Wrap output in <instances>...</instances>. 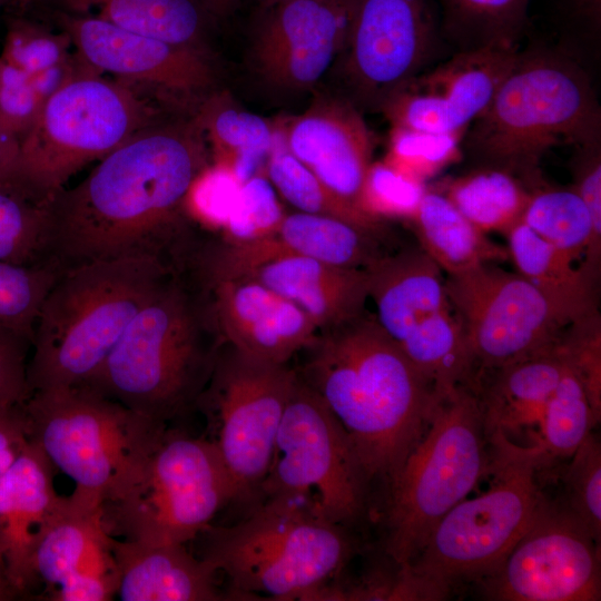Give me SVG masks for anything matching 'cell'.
Instances as JSON below:
<instances>
[{
	"label": "cell",
	"instance_id": "obj_27",
	"mask_svg": "<svg viewBox=\"0 0 601 601\" xmlns=\"http://www.w3.org/2000/svg\"><path fill=\"white\" fill-rule=\"evenodd\" d=\"M560 341V339H559ZM559 342L549 349L491 370L493 376L476 393L487 441L536 427L564 370Z\"/></svg>",
	"mask_w": 601,
	"mask_h": 601
},
{
	"label": "cell",
	"instance_id": "obj_52",
	"mask_svg": "<svg viewBox=\"0 0 601 601\" xmlns=\"http://www.w3.org/2000/svg\"><path fill=\"white\" fill-rule=\"evenodd\" d=\"M18 147L19 137L0 126V184H7L18 154Z\"/></svg>",
	"mask_w": 601,
	"mask_h": 601
},
{
	"label": "cell",
	"instance_id": "obj_13",
	"mask_svg": "<svg viewBox=\"0 0 601 601\" xmlns=\"http://www.w3.org/2000/svg\"><path fill=\"white\" fill-rule=\"evenodd\" d=\"M368 482L346 432L297 374L259 496H308L323 516L345 525L363 513Z\"/></svg>",
	"mask_w": 601,
	"mask_h": 601
},
{
	"label": "cell",
	"instance_id": "obj_45",
	"mask_svg": "<svg viewBox=\"0 0 601 601\" xmlns=\"http://www.w3.org/2000/svg\"><path fill=\"white\" fill-rule=\"evenodd\" d=\"M68 36L55 35L26 20L11 22L0 58L30 76L67 66Z\"/></svg>",
	"mask_w": 601,
	"mask_h": 601
},
{
	"label": "cell",
	"instance_id": "obj_46",
	"mask_svg": "<svg viewBox=\"0 0 601 601\" xmlns=\"http://www.w3.org/2000/svg\"><path fill=\"white\" fill-rule=\"evenodd\" d=\"M242 181L229 169L207 166L193 183L186 199L189 215L203 224L225 225Z\"/></svg>",
	"mask_w": 601,
	"mask_h": 601
},
{
	"label": "cell",
	"instance_id": "obj_42",
	"mask_svg": "<svg viewBox=\"0 0 601 601\" xmlns=\"http://www.w3.org/2000/svg\"><path fill=\"white\" fill-rule=\"evenodd\" d=\"M568 511L601 542V446L589 433L571 456L565 479Z\"/></svg>",
	"mask_w": 601,
	"mask_h": 601
},
{
	"label": "cell",
	"instance_id": "obj_6",
	"mask_svg": "<svg viewBox=\"0 0 601 601\" xmlns=\"http://www.w3.org/2000/svg\"><path fill=\"white\" fill-rule=\"evenodd\" d=\"M201 533V559L227 577L231 597L334 600L332 580L353 552L343 525L308 496L265 497L240 522Z\"/></svg>",
	"mask_w": 601,
	"mask_h": 601
},
{
	"label": "cell",
	"instance_id": "obj_55",
	"mask_svg": "<svg viewBox=\"0 0 601 601\" xmlns=\"http://www.w3.org/2000/svg\"><path fill=\"white\" fill-rule=\"evenodd\" d=\"M287 0H260L263 7L265 8V10L269 9V8H273L282 2H285Z\"/></svg>",
	"mask_w": 601,
	"mask_h": 601
},
{
	"label": "cell",
	"instance_id": "obj_36",
	"mask_svg": "<svg viewBox=\"0 0 601 601\" xmlns=\"http://www.w3.org/2000/svg\"><path fill=\"white\" fill-rule=\"evenodd\" d=\"M595 426L583 385L566 362L538 424L534 443L523 447L540 469L553 460L571 457Z\"/></svg>",
	"mask_w": 601,
	"mask_h": 601
},
{
	"label": "cell",
	"instance_id": "obj_3",
	"mask_svg": "<svg viewBox=\"0 0 601 601\" xmlns=\"http://www.w3.org/2000/svg\"><path fill=\"white\" fill-rule=\"evenodd\" d=\"M223 343L206 289L175 270L80 386L167 425L196 410Z\"/></svg>",
	"mask_w": 601,
	"mask_h": 601
},
{
	"label": "cell",
	"instance_id": "obj_7",
	"mask_svg": "<svg viewBox=\"0 0 601 601\" xmlns=\"http://www.w3.org/2000/svg\"><path fill=\"white\" fill-rule=\"evenodd\" d=\"M97 73H71L19 138L7 185L39 205H48L85 167L156 122L154 109L134 87Z\"/></svg>",
	"mask_w": 601,
	"mask_h": 601
},
{
	"label": "cell",
	"instance_id": "obj_34",
	"mask_svg": "<svg viewBox=\"0 0 601 601\" xmlns=\"http://www.w3.org/2000/svg\"><path fill=\"white\" fill-rule=\"evenodd\" d=\"M515 272L548 294L582 312L598 309L597 285L583 267L522 221L505 234Z\"/></svg>",
	"mask_w": 601,
	"mask_h": 601
},
{
	"label": "cell",
	"instance_id": "obj_16",
	"mask_svg": "<svg viewBox=\"0 0 601 601\" xmlns=\"http://www.w3.org/2000/svg\"><path fill=\"white\" fill-rule=\"evenodd\" d=\"M479 581L491 600L597 601L600 543L566 509L544 501L525 533Z\"/></svg>",
	"mask_w": 601,
	"mask_h": 601
},
{
	"label": "cell",
	"instance_id": "obj_53",
	"mask_svg": "<svg viewBox=\"0 0 601 601\" xmlns=\"http://www.w3.org/2000/svg\"><path fill=\"white\" fill-rule=\"evenodd\" d=\"M210 17L227 16L235 6V0H200Z\"/></svg>",
	"mask_w": 601,
	"mask_h": 601
},
{
	"label": "cell",
	"instance_id": "obj_26",
	"mask_svg": "<svg viewBox=\"0 0 601 601\" xmlns=\"http://www.w3.org/2000/svg\"><path fill=\"white\" fill-rule=\"evenodd\" d=\"M365 272L375 318L397 344L428 316L451 307L443 270L421 248L382 255Z\"/></svg>",
	"mask_w": 601,
	"mask_h": 601
},
{
	"label": "cell",
	"instance_id": "obj_39",
	"mask_svg": "<svg viewBox=\"0 0 601 601\" xmlns=\"http://www.w3.org/2000/svg\"><path fill=\"white\" fill-rule=\"evenodd\" d=\"M460 134H440L391 127L383 161L424 184L463 158Z\"/></svg>",
	"mask_w": 601,
	"mask_h": 601
},
{
	"label": "cell",
	"instance_id": "obj_20",
	"mask_svg": "<svg viewBox=\"0 0 601 601\" xmlns=\"http://www.w3.org/2000/svg\"><path fill=\"white\" fill-rule=\"evenodd\" d=\"M205 287L224 342L243 354L288 364L317 336L295 304L248 276H209L189 267Z\"/></svg>",
	"mask_w": 601,
	"mask_h": 601
},
{
	"label": "cell",
	"instance_id": "obj_9",
	"mask_svg": "<svg viewBox=\"0 0 601 601\" xmlns=\"http://www.w3.org/2000/svg\"><path fill=\"white\" fill-rule=\"evenodd\" d=\"M486 442L473 386L444 394L388 484L385 550L398 566L413 561L441 519L489 471Z\"/></svg>",
	"mask_w": 601,
	"mask_h": 601
},
{
	"label": "cell",
	"instance_id": "obj_50",
	"mask_svg": "<svg viewBox=\"0 0 601 601\" xmlns=\"http://www.w3.org/2000/svg\"><path fill=\"white\" fill-rule=\"evenodd\" d=\"M561 18L574 36L595 40L601 30V0H556Z\"/></svg>",
	"mask_w": 601,
	"mask_h": 601
},
{
	"label": "cell",
	"instance_id": "obj_21",
	"mask_svg": "<svg viewBox=\"0 0 601 601\" xmlns=\"http://www.w3.org/2000/svg\"><path fill=\"white\" fill-rule=\"evenodd\" d=\"M283 129L286 149L336 195L363 210L359 197L374 140L362 111L345 97H319Z\"/></svg>",
	"mask_w": 601,
	"mask_h": 601
},
{
	"label": "cell",
	"instance_id": "obj_15",
	"mask_svg": "<svg viewBox=\"0 0 601 601\" xmlns=\"http://www.w3.org/2000/svg\"><path fill=\"white\" fill-rule=\"evenodd\" d=\"M443 40L427 0H348L337 57L347 98L362 112L383 105L428 69Z\"/></svg>",
	"mask_w": 601,
	"mask_h": 601
},
{
	"label": "cell",
	"instance_id": "obj_10",
	"mask_svg": "<svg viewBox=\"0 0 601 601\" xmlns=\"http://www.w3.org/2000/svg\"><path fill=\"white\" fill-rule=\"evenodd\" d=\"M21 408L28 439L75 482L73 495L98 505L167 428L85 386L30 393Z\"/></svg>",
	"mask_w": 601,
	"mask_h": 601
},
{
	"label": "cell",
	"instance_id": "obj_32",
	"mask_svg": "<svg viewBox=\"0 0 601 601\" xmlns=\"http://www.w3.org/2000/svg\"><path fill=\"white\" fill-rule=\"evenodd\" d=\"M209 139L215 165L244 183L274 150L275 130L264 118L239 108L227 95L208 98L195 119Z\"/></svg>",
	"mask_w": 601,
	"mask_h": 601
},
{
	"label": "cell",
	"instance_id": "obj_33",
	"mask_svg": "<svg viewBox=\"0 0 601 601\" xmlns=\"http://www.w3.org/2000/svg\"><path fill=\"white\" fill-rule=\"evenodd\" d=\"M430 186L444 195L469 221L487 235H504L521 220L531 189L516 175L487 166H479Z\"/></svg>",
	"mask_w": 601,
	"mask_h": 601
},
{
	"label": "cell",
	"instance_id": "obj_44",
	"mask_svg": "<svg viewBox=\"0 0 601 601\" xmlns=\"http://www.w3.org/2000/svg\"><path fill=\"white\" fill-rule=\"evenodd\" d=\"M283 213L268 178L255 175L242 183L225 223L224 237L234 242L253 240L273 234Z\"/></svg>",
	"mask_w": 601,
	"mask_h": 601
},
{
	"label": "cell",
	"instance_id": "obj_51",
	"mask_svg": "<svg viewBox=\"0 0 601 601\" xmlns=\"http://www.w3.org/2000/svg\"><path fill=\"white\" fill-rule=\"evenodd\" d=\"M29 439L24 427L21 405L0 413V475L19 456Z\"/></svg>",
	"mask_w": 601,
	"mask_h": 601
},
{
	"label": "cell",
	"instance_id": "obj_43",
	"mask_svg": "<svg viewBox=\"0 0 601 601\" xmlns=\"http://www.w3.org/2000/svg\"><path fill=\"white\" fill-rule=\"evenodd\" d=\"M559 345L585 391L595 425L601 420V316L599 309L573 321Z\"/></svg>",
	"mask_w": 601,
	"mask_h": 601
},
{
	"label": "cell",
	"instance_id": "obj_35",
	"mask_svg": "<svg viewBox=\"0 0 601 601\" xmlns=\"http://www.w3.org/2000/svg\"><path fill=\"white\" fill-rule=\"evenodd\" d=\"M443 40L455 51L520 48L533 0H440Z\"/></svg>",
	"mask_w": 601,
	"mask_h": 601
},
{
	"label": "cell",
	"instance_id": "obj_19",
	"mask_svg": "<svg viewBox=\"0 0 601 601\" xmlns=\"http://www.w3.org/2000/svg\"><path fill=\"white\" fill-rule=\"evenodd\" d=\"M347 18L348 0H287L267 9L253 41L257 72L283 91L309 89L336 61Z\"/></svg>",
	"mask_w": 601,
	"mask_h": 601
},
{
	"label": "cell",
	"instance_id": "obj_49",
	"mask_svg": "<svg viewBox=\"0 0 601 601\" xmlns=\"http://www.w3.org/2000/svg\"><path fill=\"white\" fill-rule=\"evenodd\" d=\"M570 186L587 206L597 229L601 230V139L573 146Z\"/></svg>",
	"mask_w": 601,
	"mask_h": 601
},
{
	"label": "cell",
	"instance_id": "obj_8",
	"mask_svg": "<svg viewBox=\"0 0 601 601\" xmlns=\"http://www.w3.org/2000/svg\"><path fill=\"white\" fill-rule=\"evenodd\" d=\"M491 444L495 456L489 490L450 510L413 561L400 566L398 575L415 599H440L454 583L489 574L545 501L535 482L539 466L525 449L502 439Z\"/></svg>",
	"mask_w": 601,
	"mask_h": 601
},
{
	"label": "cell",
	"instance_id": "obj_25",
	"mask_svg": "<svg viewBox=\"0 0 601 601\" xmlns=\"http://www.w3.org/2000/svg\"><path fill=\"white\" fill-rule=\"evenodd\" d=\"M121 601L223 600L217 571L185 544H145L110 538Z\"/></svg>",
	"mask_w": 601,
	"mask_h": 601
},
{
	"label": "cell",
	"instance_id": "obj_12",
	"mask_svg": "<svg viewBox=\"0 0 601 601\" xmlns=\"http://www.w3.org/2000/svg\"><path fill=\"white\" fill-rule=\"evenodd\" d=\"M296 368L253 358L224 342L196 410L208 423L206 437L230 479L234 500L259 496Z\"/></svg>",
	"mask_w": 601,
	"mask_h": 601
},
{
	"label": "cell",
	"instance_id": "obj_29",
	"mask_svg": "<svg viewBox=\"0 0 601 601\" xmlns=\"http://www.w3.org/2000/svg\"><path fill=\"white\" fill-rule=\"evenodd\" d=\"M410 221L420 248L446 275L509 259L505 246L491 240L430 185Z\"/></svg>",
	"mask_w": 601,
	"mask_h": 601
},
{
	"label": "cell",
	"instance_id": "obj_47",
	"mask_svg": "<svg viewBox=\"0 0 601 601\" xmlns=\"http://www.w3.org/2000/svg\"><path fill=\"white\" fill-rule=\"evenodd\" d=\"M45 101L32 76L0 59V126L20 138Z\"/></svg>",
	"mask_w": 601,
	"mask_h": 601
},
{
	"label": "cell",
	"instance_id": "obj_4",
	"mask_svg": "<svg viewBox=\"0 0 601 601\" xmlns=\"http://www.w3.org/2000/svg\"><path fill=\"white\" fill-rule=\"evenodd\" d=\"M599 139L601 109L582 61L566 49L532 46L519 49L462 149L479 166L508 170L531 187L552 147Z\"/></svg>",
	"mask_w": 601,
	"mask_h": 601
},
{
	"label": "cell",
	"instance_id": "obj_14",
	"mask_svg": "<svg viewBox=\"0 0 601 601\" xmlns=\"http://www.w3.org/2000/svg\"><path fill=\"white\" fill-rule=\"evenodd\" d=\"M445 287L480 370L491 371L551 348L573 321L590 313L493 264L446 275Z\"/></svg>",
	"mask_w": 601,
	"mask_h": 601
},
{
	"label": "cell",
	"instance_id": "obj_22",
	"mask_svg": "<svg viewBox=\"0 0 601 601\" xmlns=\"http://www.w3.org/2000/svg\"><path fill=\"white\" fill-rule=\"evenodd\" d=\"M53 472V464L29 440L0 475V559L21 595L36 585L31 565L36 534L61 499Z\"/></svg>",
	"mask_w": 601,
	"mask_h": 601
},
{
	"label": "cell",
	"instance_id": "obj_18",
	"mask_svg": "<svg viewBox=\"0 0 601 601\" xmlns=\"http://www.w3.org/2000/svg\"><path fill=\"white\" fill-rule=\"evenodd\" d=\"M519 49L455 51L407 82L381 112L391 127L464 136L492 100Z\"/></svg>",
	"mask_w": 601,
	"mask_h": 601
},
{
	"label": "cell",
	"instance_id": "obj_5",
	"mask_svg": "<svg viewBox=\"0 0 601 601\" xmlns=\"http://www.w3.org/2000/svg\"><path fill=\"white\" fill-rule=\"evenodd\" d=\"M175 270L149 257L98 260L62 270L48 290L35 326L28 395L85 384Z\"/></svg>",
	"mask_w": 601,
	"mask_h": 601
},
{
	"label": "cell",
	"instance_id": "obj_2",
	"mask_svg": "<svg viewBox=\"0 0 601 601\" xmlns=\"http://www.w3.org/2000/svg\"><path fill=\"white\" fill-rule=\"evenodd\" d=\"M303 352L298 376L339 422L367 479L390 484L443 394L365 312Z\"/></svg>",
	"mask_w": 601,
	"mask_h": 601
},
{
	"label": "cell",
	"instance_id": "obj_1",
	"mask_svg": "<svg viewBox=\"0 0 601 601\" xmlns=\"http://www.w3.org/2000/svg\"><path fill=\"white\" fill-rule=\"evenodd\" d=\"M196 121L154 122L47 205L49 263L149 257L179 267L204 231L186 207L208 166Z\"/></svg>",
	"mask_w": 601,
	"mask_h": 601
},
{
	"label": "cell",
	"instance_id": "obj_37",
	"mask_svg": "<svg viewBox=\"0 0 601 601\" xmlns=\"http://www.w3.org/2000/svg\"><path fill=\"white\" fill-rule=\"evenodd\" d=\"M266 170L275 190L297 211L342 219L374 234H382L385 221L367 215L336 195L286 148L272 151Z\"/></svg>",
	"mask_w": 601,
	"mask_h": 601
},
{
	"label": "cell",
	"instance_id": "obj_17",
	"mask_svg": "<svg viewBox=\"0 0 601 601\" xmlns=\"http://www.w3.org/2000/svg\"><path fill=\"white\" fill-rule=\"evenodd\" d=\"M55 19L87 67L109 72L126 85H139L165 98L190 99L214 83L206 51L171 45L90 16L57 10Z\"/></svg>",
	"mask_w": 601,
	"mask_h": 601
},
{
	"label": "cell",
	"instance_id": "obj_23",
	"mask_svg": "<svg viewBox=\"0 0 601 601\" xmlns=\"http://www.w3.org/2000/svg\"><path fill=\"white\" fill-rule=\"evenodd\" d=\"M239 276L252 277L299 307L318 332L337 327L365 312V269L332 266L282 252Z\"/></svg>",
	"mask_w": 601,
	"mask_h": 601
},
{
	"label": "cell",
	"instance_id": "obj_30",
	"mask_svg": "<svg viewBox=\"0 0 601 601\" xmlns=\"http://www.w3.org/2000/svg\"><path fill=\"white\" fill-rule=\"evenodd\" d=\"M540 237L568 254L599 282L601 230L571 188H558L540 180L531 187L521 220Z\"/></svg>",
	"mask_w": 601,
	"mask_h": 601
},
{
	"label": "cell",
	"instance_id": "obj_24",
	"mask_svg": "<svg viewBox=\"0 0 601 601\" xmlns=\"http://www.w3.org/2000/svg\"><path fill=\"white\" fill-rule=\"evenodd\" d=\"M110 538L101 505L72 493L61 496L35 538L31 565L36 584L43 583L51 593L77 573L105 575L118 581Z\"/></svg>",
	"mask_w": 601,
	"mask_h": 601
},
{
	"label": "cell",
	"instance_id": "obj_41",
	"mask_svg": "<svg viewBox=\"0 0 601 601\" xmlns=\"http://www.w3.org/2000/svg\"><path fill=\"white\" fill-rule=\"evenodd\" d=\"M427 185L382 161H372L366 173L359 206L370 216L387 220H411L420 207Z\"/></svg>",
	"mask_w": 601,
	"mask_h": 601
},
{
	"label": "cell",
	"instance_id": "obj_48",
	"mask_svg": "<svg viewBox=\"0 0 601 601\" xmlns=\"http://www.w3.org/2000/svg\"><path fill=\"white\" fill-rule=\"evenodd\" d=\"M30 352L28 338L0 326V413L20 406L28 397Z\"/></svg>",
	"mask_w": 601,
	"mask_h": 601
},
{
	"label": "cell",
	"instance_id": "obj_54",
	"mask_svg": "<svg viewBox=\"0 0 601 601\" xmlns=\"http://www.w3.org/2000/svg\"><path fill=\"white\" fill-rule=\"evenodd\" d=\"M17 597H21V594L10 581L0 559V601L14 600Z\"/></svg>",
	"mask_w": 601,
	"mask_h": 601
},
{
	"label": "cell",
	"instance_id": "obj_28",
	"mask_svg": "<svg viewBox=\"0 0 601 601\" xmlns=\"http://www.w3.org/2000/svg\"><path fill=\"white\" fill-rule=\"evenodd\" d=\"M128 31L205 51L207 12L200 0H37Z\"/></svg>",
	"mask_w": 601,
	"mask_h": 601
},
{
	"label": "cell",
	"instance_id": "obj_11",
	"mask_svg": "<svg viewBox=\"0 0 601 601\" xmlns=\"http://www.w3.org/2000/svg\"><path fill=\"white\" fill-rule=\"evenodd\" d=\"M235 499L214 445L168 430L125 484L104 501L112 536L145 544H186Z\"/></svg>",
	"mask_w": 601,
	"mask_h": 601
},
{
	"label": "cell",
	"instance_id": "obj_31",
	"mask_svg": "<svg viewBox=\"0 0 601 601\" xmlns=\"http://www.w3.org/2000/svg\"><path fill=\"white\" fill-rule=\"evenodd\" d=\"M269 236L283 252L341 268L365 269L382 256L376 240L380 235L322 215L284 214Z\"/></svg>",
	"mask_w": 601,
	"mask_h": 601
},
{
	"label": "cell",
	"instance_id": "obj_38",
	"mask_svg": "<svg viewBox=\"0 0 601 601\" xmlns=\"http://www.w3.org/2000/svg\"><path fill=\"white\" fill-rule=\"evenodd\" d=\"M48 256L47 205H39L16 188L0 184V263L49 265Z\"/></svg>",
	"mask_w": 601,
	"mask_h": 601
},
{
	"label": "cell",
	"instance_id": "obj_40",
	"mask_svg": "<svg viewBox=\"0 0 601 601\" xmlns=\"http://www.w3.org/2000/svg\"><path fill=\"white\" fill-rule=\"evenodd\" d=\"M61 270L53 264L0 263V326L31 342L42 302Z\"/></svg>",
	"mask_w": 601,
	"mask_h": 601
}]
</instances>
